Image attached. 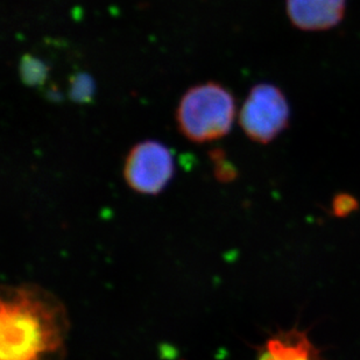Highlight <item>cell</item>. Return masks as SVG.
Segmentation results:
<instances>
[{"label":"cell","instance_id":"3957f363","mask_svg":"<svg viewBox=\"0 0 360 360\" xmlns=\"http://www.w3.org/2000/svg\"><path fill=\"white\" fill-rule=\"evenodd\" d=\"M288 101L278 86L269 83L255 85L248 94L239 115L245 134L259 143H269L288 127Z\"/></svg>","mask_w":360,"mask_h":360},{"label":"cell","instance_id":"277c9868","mask_svg":"<svg viewBox=\"0 0 360 360\" xmlns=\"http://www.w3.org/2000/svg\"><path fill=\"white\" fill-rule=\"evenodd\" d=\"M173 174L174 161L169 150L154 140L133 146L124 165L126 184L139 194H159L169 184Z\"/></svg>","mask_w":360,"mask_h":360},{"label":"cell","instance_id":"6da1fadb","mask_svg":"<svg viewBox=\"0 0 360 360\" xmlns=\"http://www.w3.org/2000/svg\"><path fill=\"white\" fill-rule=\"evenodd\" d=\"M69 322L58 297L34 285L4 287L0 360H63Z\"/></svg>","mask_w":360,"mask_h":360},{"label":"cell","instance_id":"7a4b0ae2","mask_svg":"<svg viewBox=\"0 0 360 360\" xmlns=\"http://www.w3.org/2000/svg\"><path fill=\"white\" fill-rule=\"evenodd\" d=\"M235 113L233 96L223 85L209 82L184 94L177 108V125L191 141L210 143L230 132Z\"/></svg>","mask_w":360,"mask_h":360},{"label":"cell","instance_id":"8992f818","mask_svg":"<svg viewBox=\"0 0 360 360\" xmlns=\"http://www.w3.org/2000/svg\"><path fill=\"white\" fill-rule=\"evenodd\" d=\"M259 360H320V354L306 333L292 329L271 337L262 347Z\"/></svg>","mask_w":360,"mask_h":360},{"label":"cell","instance_id":"30bf717a","mask_svg":"<svg viewBox=\"0 0 360 360\" xmlns=\"http://www.w3.org/2000/svg\"><path fill=\"white\" fill-rule=\"evenodd\" d=\"M92 82L86 75H79L74 77L72 82L70 95L74 101H86L92 95Z\"/></svg>","mask_w":360,"mask_h":360},{"label":"cell","instance_id":"5b68a950","mask_svg":"<svg viewBox=\"0 0 360 360\" xmlns=\"http://www.w3.org/2000/svg\"><path fill=\"white\" fill-rule=\"evenodd\" d=\"M289 20L307 32L326 31L343 20L347 0H285Z\"/></svg>","mask_w":360,"mask_h":360},{"label":"cell","instance_id":"9c48e42d","mask_svg":"<svg viewBox=\"0 0 360 360\" xmlns=\"http://www.w3.org/2000/svg\"><path fill=\"white\" fill-rule=\"evenodd\" d=\"M359 207L357 198L350 194H338L333 200V214L336 217H347Z\"/></svg>","mask_w":360,"mask_h":360},{"label":"cell","instance_id":"52a82bcc","mask_svg":"<svg viewBox=\"0 0 360 360\" xmlns=\"http://www.w3.org/2000/svg\"><path fill=\"white\" fill-rule=\"evenodd\" d=\"M20 72L21 77L26 84L37 85L42 83L46 79L47 68L40 60L28 55L21 60Z\"/></svg>","mask_w":360,"mask_h":360},{"label":"cell","instance_id":"ba28073f","mask_svg":"<svg viewBox=\"0 0 360 360\" xmlns=\"http://www.w3.org/2000/svg\"><path fill=\"white\" fill-rule=\"evenodd\" d=\"M210 159L214 162V176L221 182H231L237 176V170L232 163L229 162L221 150L210 152Z\"/></svg>","mask_w":360,"mask_h":360}]
</instances>
